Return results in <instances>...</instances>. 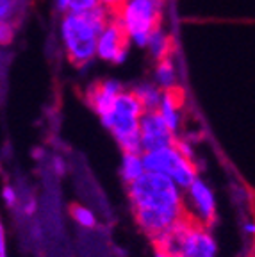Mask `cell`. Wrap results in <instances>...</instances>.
Here are the masks:
<instances>
[{
	"label": "cell",
	"instance_id": "1",
	"mask_svg": "<svg viewBox=\"0 0 255 257\" xmlns=\"http://www.w3.org/2000/svg\"><path fill=\"white\" fill-rule=\"evenodd\" d=\"M129 198L136 221L150 239L163 236L182 218L191 214L182 191L161 173L145 172L136 179L129 184Z\"/></svg>",
	"mask_w": 255,
	"mask_h": 257
},
{
	"label": "cell",
	"instance_id": "2",
	"mask_svg": "<svg viewBox=\"0 0 255 257\" xmlns=\"http://www.w3.org/2000/svg\"><path fill=\"white\" fill-rule=\"evenodd\" d=\"M107 9L98 6L84 15L66 13L61 22V38L64 50L73 64L82 66L95 57L96 38L109 22Z\"/></svg>",
	"mask_w": 255,
	"mask_h": 257
},
{
	"label": "cell",
	"instance_id": "3",
	"mask_svg": "<svg viewBox=\"0 0 255 257\" xmlns=\"http://www.w3.org/2000/svg\"><path fill=\"white\" fill-rule=\"evenodd\" d=\"M152 241L156 252H163L170 257H216L218 253L212 234L191 214Z\"/></svg>",
	"mask_w": 255,
	"mask_h": 257
},
{
	"label": "cell",
	"instance_id": "4",
	"mask_svg": "<svg viewBox=\"0 0 255 257\" xmlns=\"http://www.w3.org/2000/svg\"><path fill=\"white\" fill-rule=\"evenodd\" d=\"M141 159H143L145 172L161 173L168 177L180 191H186L198 177L195 163L191 159H186L175 147L145 152L141 154Z\"/></svg>",
	"mask_w": 255,
	"mask_h": 257
},
{
	"label": "cell",
	"instance_id": "5",
	"mask_svg": "<svg viewBox=\"0 0 255 257\" xmlns=\"http://www.w3.org/2000/svg\"><path fill=\"white\" fill-rule=\"evenodd\" d=\"M116 20L123 29L127 40H131L136 47L143 48L147 47L150 31L159 25V4L154 0H125Z\"/></svg>",
	"mask_w": 255,
	"mask_h": 257
},
{
	"label": "cell",
	"instance_id": "6",
	"mask_svg": "<svg viewBox=\"0 0 255 257\" xmlns=\"http://www.w3.org/2000/svg\"><path fill=\"white\" fill-rule=\"evenodd\" d=\"M138 128H140L141 154L175 145V134L170 133V128L164 125L157 111H143L138 121Z\"/></svg>",
	"mask_w": 255,
	"mask_h": 257
},
{
	"label": "cell",
	"instance_id": "7",
	"mask_svg": "<svg viewBox=\"0 0 255 257\" xmlns=\"http://www.w3.org/2000/svg\"><path fill=\"white\" fill-rule=\"evenodd\" d=\"M186 195L188 198H184V200H186V205L191 204V207H188L191 216L209 229L216 220V198L212 189L203 179L196 177L193 184L186 189Z\"/></svg>",
	"mask_w": 255,
	"mask_h": 257
},
{
	"label": "cell",
	"instance_id": "8",
	"mask_svg": "<svg viewBox=\"0 0 255 257\" xmlns=\"http://www.w3.org/2000/svg\"><path fill=\"white\" fill-rule=\"evenodd\" d=\"M127 36H125L123 29L118 24V20L107 22L105 27L100 31L98 38H96V48H95V56L100 57L104 61L114 59V56L120 50L127 48Z\"/></svg>",
	"mask_w": 255,
	"mask_h": 257
},
{
	"label": "cell",
	"instance_id": "9",
	"mask_svg": "<svg viewBox=\"0 0 255 257\" xmlns=\"http://www.w3.org/2000/svg\"><path fill=\"white\" fill-rule=\"evenodd\" d=\"M184 102V93L179 86L163 91V98L159 102L157 112L163 118L164 125L170 128V133L175 134L180 127V105Z\"/></svg>",
	"mask_w": 255,
	"mask_h": 257
},
{
	"label": "cell",
	"instance_id": "10",
	"mask_svg": "<svg viewBox=\"0 0 255 257\" xmlns=\"http://www.w3.org/2000/svg\"><path fill=\"white\" fill-rule=\"evenodd\" d=\"M123 91L120 86V82L116 80H105V82H100L98 86L91 89L89 93V102H91L93 109L98 112V116H105L109 114L114 105L116 96Z\"/></svg>",
	"mask_w": 255,
	"mask_h": 257
},
{
	"label": "cell",
	"instance_id": "11",
	"mask_svg": "<svg viewBox=\"0 0 255 257\" xmlns=\"http://www.w3.org/2000/svg\"><path fill=\"white\" fill-rule=\"evenodd\" d=\"M111 112L112 114H120V116L140 118L143 114V107H141V104L138 102V98H136L132 91H121L120 95L116 96Z\"/></svg>",
	"mask_w": 255,
	"mask_h": 257
},
{
	"label": "cell",
	"instance_id": "12",
	"mask_svg": "<svg viewBox=\"0 0 255 257\" xmlns=\"http://www.w3.org/2000/svg\"><path fill=\"white\" fill-rule=\"evenodd\" d=\"M147 47L152 56L161 61V59H164V57H168V52H170V48H172V40H170V36L157 25V27L152 29L150 34H148Z\"/></svg>",
	"mask_w": 255,
	"mask_h": 257
},
{
	"label": "cell",
	"instance_id": "13",
	"mask_svg": "<svg viewBox=\"0 0 255 257\" xmlns=\"http://www.w3.org/2000/svg\"><path fill=\"white\" fill-rule=\"evenodd\" d=\"M145 173L141 154H123L120 165V175L125 184H132L136 179H140Z\"/></svg>",
	"mask_w": 255,
	"mask_h": 257
},
{
	"label": "cell",
	"instance_id": "14",
	"mask_svg": "<svg viewBox=\"0 0 255 257\" xmlns=\"http://www.w3.org/2000/svg\"><path fill=\"white\" fill-rule=\"evenodd\" d=\"M156 86L161 91H168L177 86V72L175 64L170 57H164L156 66Z\"/></svg>",
	"mask_w": 255,
	"mask_h": 257
},
{
	"label": "cell",
	"instance_id": "15",
	"mask_svg": "<svg viewBox=\"0 0 255 257\" xmlns=\"http://www.w3.org/2000/svg\"><path fill=\"white\" fill-rule=\"evenodd\" d=\"M132 93L141 104L143 111H157L161 98H163V91L156 84H140Z\"/></svg>",
	"mask_w": 255,
	"mask_h": 257
},
{
	"label": "cell",
	"instance_id": "16",
	"mask_svg": "<svg viewBox=\"0 0 255 257\" xmlns=\"http://www.w3.org/2000/svg\"><path fill=\"white\" fill-rule=\"evenodd\" d=\"M70 213H72V218L84 229H93L96 225V218L95 214L89 211L88 207H84L80 204H73L70 205Z\"/></svg>",
	"mask_w": 255,
	"mask_h": 257
},
{
	"label": "cell",
	"instance_id": "17",
	"mask_svg": "<svg viewBox=\"0 0 255 257\" xmlns=\"http://www.w3.org/2000/svg\"><path fill=\"white\" fill-rule=\"evenodd\" d=\"M98 6V0H68V13L84 15V13H89Z\"/></svg>",
	"mask_w": 255,
	"mask_h": 257
},
{
	"label": "cell",
	"instance_id": "18",
	"mask_svg": "<svg viewBox=\"0 0 255 257\" xmlns=\"http://www.w3.org/2000/svg\"><path fill=\"white\" fill-rule=\"evenodd\" d=\"M2 198H4V204L8 205L9 209L16 207L18 202H20L18 193H16V189L13 188V186H4V188H2Z\"/></svg>",
	"mask_w": 255,
	"mask_h": 257
},
{
	"label": "cell",
	"instance_id": "19",
	"mask_svg": "<svg viewBox=\"0 0 255 257\" xmlns=\"http://www.w3.org/2000/svg\"><path fill=\"white\" fill-rule=\"evenodd\" d=\"M13 27L9 25V22H2L0 20V45H9L13 41Z\"/></svg>",
	"mask_w": 255,
	"mask_h": 257
},
{
	"label": "cell",
	"instance_id": "20",
	"mask_svg": "<svg viewBox=\"0 0 255 257\" xmlns=\"http://www.w3.org/2000/svg\"><path fill=\"white\" fill-rule=\"evenodd\" d=\"M13 8H15L13 0H0V20L8 22V18L13 13Z\"/></svg>",
	"mask_w": 255,
	"mask_h": 257
},
{
	"label": "cell",
	"instance_id": "21",
	"mask_svg": "<svg viewBox=\"0 0 255 257\" xmlns=\"http://www.w3.org/2000/svg\"><path fill=\"white\" fill-rule=\"evenodd\" d=\"M0 257H8V241H6V227L0 218Z\"/></svg>",
	"mask_w": 255,
	"mask_h": 257
},
{
	"label": "cell",
	"instance_id": "22",
	"mask_svg": "<svg viewBox=\"0 0 255 257\" xmlns=\"http://www.w3.org/2000/svg\"><path fill=\"white\" fill-rule=\"evenodd\" d=\"M52 166H54V172L57 173V175H63L64 172H66V163H64V159L61 156H56L52 159Z\"/></svg>",
	"mask_w": 255,
	"mask_h": 257
},
{
	"label": "cell",
	"instance_id": "23",
	"mask_svg": "<svg viewBox=\"0 0 255 257\" xmlns=\"http://www.w3.org/2000/svg\"><path fill=\"white\" fill-rule=\"evenodd\" d=\"M123 2L125 0H98V4L107 9V11L109 9H120L123 6Z\"/></svg>",
	"mask_w": 255,
	"mask_h": 257
},
{
	"label": "cell",
	"instance_id": "24",
	"mask_svg": "<svg viewBox=\"0 0 255 257\" xmlns=\"http://www.w3.org/2000/svg\"><path fill=\"white\" fill-rule=\"evenodd\" d=\"M34 211H36V202H34V198H27V202L24 204V214L25 216H32Z\"/></svg>",
	"mask_w": 255,
	"mask_h": 257
},
{
	"label": "cell",
	"instance_id": "25",
	"mask_svg": "<svg viewBox=\"0 0 255 257\" xmlns=\"http://www.w3.org/2000/svg\"><path fill=\"white\" fill-rule=\"evenodd\" d=\"M127 57H129V50H127V48H123V50H120V52L116 54L114 59H112V63H114V64H123L125 61H127Z\"/></svg>",
	"mask_w": 255,
	"mask_h": 257
},
{
	"label": "cell",
	"instance_id": "26",
	"mask_svg": "<svg viewBox=\"0 0 255 257\" xmlns=\"http://www.w3.org/2000/svg\"><path fill=\"white\" fill-rule=\"evenodd\" d=\"M57 9L61 13H68V0H57Z\"/></svg>",
	"mask_w": 255,
	"mask_h": 257
},
{
	"label": "cell",
	"instance_id": "27",
	"mask_svg": "<svg viewBox=\"0 0 255 257\" xmlns=\"http://www.w3.org/2000/svg\"><path fill=\"white\" fill-rule=\"evenodd\" d=\"M253 223H250V221H248V223H244V232H248V234H253Z\"/></svg>",
	"mask_w": 255,
	"mask_h": 257
},
{
	"label": "cell",
	"instance_id": "28",
	"mask_svg": "<svg viewBox=\"0 0 255 257\" xmlns=\"http://www.w3.org/2000/svg\"><path fill=\"white\" fill-rule=\"evenodd\" d=\"M156 257H170V255H166V253H163V252H156Z\"/></svg>",
	"mask_w": 255,
	"mask_h": 257
},
{
	"label": "cell",
	"instance_id": "29",
	"mask_svg": "<svg viewBox=\"0 0 255 257\" xmlns=\"http://www.w3.org/2000/svg\"><path fill=\"white\" fill-rule=\"evenodd\" d=\"M154 2H157V4H159V2H161V0H154Z\"/></svg>",
	"mask_w": 255,
	"mask_h": 257
}]
</instances>
